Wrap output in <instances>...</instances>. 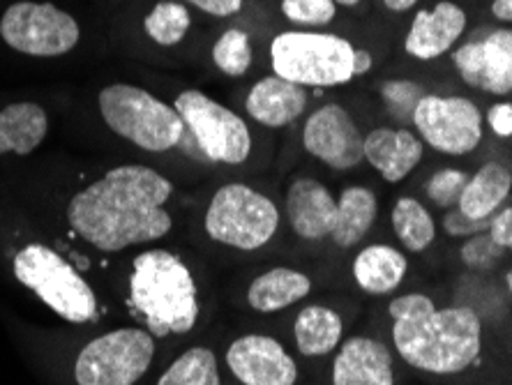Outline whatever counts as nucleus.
Wrapping results in <instances>:
<instances>
[{"label":"nucleus","instance_id":"nucleus-1","mask_svg":"<svg viewBox=\"0 0 512 385\" xmlns=\"http://www.w3.org/2000/svg\"><path fill=\"white\" fill-rule=\"evenodd\" d=\"M79 252L54 238L51 224L0 183V268L19 289L74 328H100L118 314L114 291H104L81 266Z\"/></svg>","mask_w":512,"mask_h":385},{"label":"nucleus","instance_id":"nucleus-2","mask_svg":"<svg viewBox=\"0 0 512 385\" xmlns=\"http://www.w3.org/2000/svg\"><path fill=\"white\" fill-rule=\"evenodd\" d=\"M171 180L148 164H116L79 183L60 201L70 245L100 259H123L171 236Z\"/></svg>","mask_w":512,"mask_h":385},{"label":"nucleus","instance_id":"nucleus-3","mask_svg":"<svg viewBox=\"0 0 512 385\" xmlns=\"http://www.w3.org/2000/svg\"><path fill=\"white\" fill-rule=\"evenodd\" d=\"M111 291L123 312L160 344L192 335L201 323L199 277L178 249L157 243L123 256Z\"/></svg>","mask_w":512,"mask_h":385},{"label":"nucleus","instance_id":"nucleus-4","mask_svg":"<svg viewBox=\"0 0 512 385\" xmlns=\"http://www.w3.org/2000/svg\"><path fill=\"white\" fill-rule=\"evenodd\" d=\"M393 342L399 356L427 374H459L483 351V323L471 307L436 309L423 293L395 298Z\"/></svg>","mask_w":512,"mask_h":385},{"label":"nucleus","instance_id":"nucleus-5","mask_svg":"<svg viewBox=\"0 0 512 385\" xmlns=\"http://www.w3.org/2000/svg\"><path fill=\"white\" fill-rule=\"evenodd\" d=\"M157 353V337L134 321L90 328L67 353V385H141Z\"/></svg>","mask_w":512,"mask_h":385},{"label":"nucleus","instance_id":"nucleus-6","mask_svg":"<svg viewBox=\"0 0 512 385\" xmlns=\"http://www.w3.org/2000/svg\"><path fill=\"white\" fill-rule=\"evenodd\" d=\"M104 125L130 146L162 155L187 139V127L173 104L134 83H109L97 95Z\"/></svg>","mask_w":512,"mask_h":385},{"label":"nucleus","instance_id":"nucleus-7","mask_svg":"<svg viewBox=\"0 0 512 385\" xmlns=\"http://www.w3.org/2000/svg\"><path fill=\"white\" fill-rule=\"evenodd\" d=\"M282 224L275 199L247 183H224L210 194L201 231L217 247L252 254L273 243Z\"/></svg>","mask_w":512,"mask_h":385},{"label":"nucleus","instance_id":"nucleus-8","mask_svg":"<svg viewBox=\"0 0 512 385\" xmlns=\"http://www.w3.org/2000/svg\"><path fill=\"white\" fill-rule=\"evenodd\" d=\"M273 74L305 88H333L356 77V49L333 33L289 30L270 42Z\"/></svg>","mask_w":512,"mask_h":385},{"label":"nucleus","instance_id":"nucleus-9","mask_svg":"<svg viewBox=\"0 0 512 385\" xmlns=\"http://www.w3.org/2000/svg\"><path fill=\"white\" fill-rule=\"evenodd\" d=\"M81 26L54 3L17 0L0 14V42L14 54L58 58L77 49Z\"/></svg>","mask_w":512,"mask_h":385},{"label":"nucleus","instance_id":"nucleus-10","mask_svg":"<svg viewBox=\"0 0 512 385\" xmlns=\"http://www.w3.org/2000/svg\"><path fill=\"white\" fill-rule=\"evenodd\" d=\"M190 137L210 162L240 166L252 155V132L238 113L201 90H183L173 102Z\"/></svg>","mask_w":512,"mask_h":385},{"label":"nucleus","instance_id":"nucleus-11","mask_svg":"<svg viewBox=\"0 0 512 385\" xmlns=\"http://www.w3.org/2000/svg\"><path fill=\"white\" fill-rule=\"evenodd\" d=\"M411 120L420 139L446 155L471 153L483 139V116L464 97L423 95Z\"/></svg>","mask_w":512,"mask_h":385},{"label":"nucleus","instance_id":"nucleus-12","mask_svg":"<svg viewBox=\"0 0 512 385\" xmlns=\"http://www.w3.org/2000/svg\"><path fill=\"white\" fill-rule=\"evenodd\" d=\"M224 367L238 385H298V362L273 335L247 332L231 339Z\"/></svg>","mask_w":512,"mask_h":385},{"label":"nucleus","instance_id":"nucleus-13","mask_svg":"<svg viewBox=\"0 0 512 385\" xmlns=\"http://www.w3.org/2000/svg\"><path fill=\"white\" fill-rule=\"evenodd\" d=\"M303 146L328 169L349 171L365 160V137L340 104H323L303 127Z\"/></svg>","mask_w":512,"mask_h":385},{"label":"nucleus","instance_id":"nucleus-14","mask_svg":"<svg viewBox=\"0 0 512 385\" xmlns=\"http://www.w3.org/2000/svg\"><path fill=\"white\" fill-rule=\"evenodd\" d=\"M453 63L469 86L492 95L512 93V30L464 44L453 54Z\"/></svg>","mask_w":512,"mask_h":385},{"label":"nucleus","instance_id":"nucleus-15","mask_svg":"<svg viewBox=\"0 0 512 385\" xmlns=\"http://www.w3.org/2000/svg\"><path fill=\"white\" fill-rule=\"evenodd\" d=\"M284 215L300 240L321 243L333 233L337 199L321 180L312 176L293 178L284 196Z\"/></svg>","mask_w":512,"mask_h":385},{"label":"nucleus","instance_id":"nucleus-16","mask_svg":"<svg viewBox=\"0 0 512 385\" xmlns=\"http://www.w3.org/2000/svg\"><path fill=\"white\" fill-rule=\"evenodd\" d=\"M333 385H395L393 356L386 344L372 337H349L340 344L333 367Z\"/></svg>","mask_w":512,"mask_h":385},{"label":"nucleus","instance_id":"nucleus-17","mask_svg":"<svg viewBox=\"0 0 512 385\" xmlns=\"http://www.w3.org/2000/svg\"><path fill=\"white\" fill-rule=\"evenodd\" d=\"M310 102L305 86L291 83L282 77H263L250 88L245 100V109L250 118L263 127L277 130L286 127L303 116Z\"/></svg>","mask_w":512,"mask_h":385},{"label":"nucleus","instance_id":"nucleus-18","mask_svg":"<svg viewBox=\"0 0 512 385\" xmlns=\"http://www.w3.org/2000/svg\"><path fill=\"white\" fill-rule=\"evenodd\" d=\"M466 28V14L455 3H439L413 19L404 49L418 60H434L450 51Z\"/></svg>","mask_w":512,"mask_h":385},{"label":"nucleus","instance_id":"nucleus-19","mask_svg":"<svg viewBox=\"0 0 512 385\" xmlns=\"http://www.w3.org/2000/svg\"><path fill=\"white\" fill-rule=\"evenodd\" d=\"M314 289L305 270L275 266L256 275L245 291V303L256 314H277L303 303Z\"/></svg>","mask_w":512,"mask_h":385},{"label":"nucleus","instance_id":"nucleus-20","mask_svg":"<svg viewBox=\"0 0 512 385\" xmlns=\"http://www.w3.org/2000/svg\"><path fill=\"white\" fill-rule=\"evenodd\" d=\"M49 113L42 104L19 100L0 107V160L28 157L49 137Z\"/></svg>","mask_w":512,"mask_h":385},{"label":"nucleus","instance_id":"nucleus-21","mask_svg":"<svg viewBox=\"0 0 512 385\" xmlns=\"http://www.w3.org/2000/svg\"><path fill=\"white\" fill-rule=\"evenodd\" d=\"M365 160L388 183H402L423 160V141L409 130L379 127L365 137Z\"/></svg>","mask_w":512,"mask_h":385},{"label":"nucleus","instance_id":"nucleus-22","mask_svg":"<svg viewBox=\"0 0 512 385\" xmlns=\"http://www.w3.org/2000/svg\"><path fill=\"white\" fill-rule=\"evenodd\" d=\"M344 321L330 305L310 303L293 319V344L303 358H326L340 349Z\"/></svg>","mask_w":512,"mask_h":385},{"label":"nucleus","instance_id":"nucleus-23","mask_svg":"<svg viewBox=\"0 0 512 385\" xmlns=\"http://www.w3.org/2000/svg\"><path fill=\"white\" fill-rule=\"evenodd\" d=\"M406 270H409L406 256L390 245H370L360 249L351 266L356 284L370 296L393 293L404 282Z\"/></svg>","mask_w":512,"mask_h":385},{"label":"nucleus","instance_id":"nucleus-24","mask_svg":"<svg viewBox=\"0 0 512 385\" xmlns=\"http://www.w3.org/2000/svg\"><path fill=\"white\" fill-rule=\"evenodd\" d=\"M512 190V173L499 162H487L478 173L466 180L464 192L459 196V213L469 220H492L496 210L503 206Z\"/></svg>","mask_w":512,"mask_h":385},{"label":"nucleus","instance_id":"nucleus-25","mask_svg":"<svg viewBox=\"0 0 512 385\" xmlns=\"http://www.w3.org/2000/svg\"><path fill=\"white\" fill-rule=\"evenodd\" d=\"M379 215L376 194L363 185H351L337 196V217L330 240L335 247L351 249L372 231Z\"/></svg>","mask_w":512,"mask_h":385},{"label":"nucleus","instance_id":"nucleus-26","mask_svg":"<svg viewBox=\"0 0 512 385\" xmlns=\"http://www.w3.org/2000/svg\"><path fill=\"white\" fill-rule=\"evenodd\" d=\"M153 385H224L220 360L208 346H190L164 367Z\"/></svg>","mask_w":512,"mask_h":385},{"label":"nucleus","instance_id":"nucleus-27","mask_svg":"<svg viewBox=\"0 0 512 385\" xmlns=\"http://www.w3.org/2000/svg\"><path fill=\"white\" fill-rule=\"evenodd\" d=\"M393 229L409 252H425L436 238V224L423 203L411 196H402L393 208Z\"/></svg>","mask_w":512,"mask_h":385},{"label":"nucleus","instance_id":"nucleus-28","mask_svg":"<svg viewBox=\"0 0 512 385\" xmlns=\"http://www.w3.org/2000/svg\"><path fill=\"white\" fill-rule=\"evenodd\" d=\"M190 26V10L178 0H160L143 19L146 35L160 47H176L190 33Z\"/></svg>","mask_w":512,"mask_h":385},{"label":"nucleus","instance_id":"nucleus-29","mask_svg":"<svg viewBox=\"0 0 512 385\" xmlns=\"http://www.w3.org/2000/svg\"><path fill=\"white\" fill-rule=\"evenodd\" d=\"M252 44L250 35L240 28H229L217 37L213 44V63L217 70L227 74V77H245L252 67Z\"/></svg>","mask_w":512,"mask_h":385},{"label":"nucleus","instance_id":"nucleus-30","mask_svg":"<svg viewBox=\"0 0 512 385\" xmlns=\"http://www.w3.org/2000/svg\"><path fill=\"white\" fill-rule=\"evenodd\" d=\"M282 14L296 26H328L335 19V0H282Z\"/></svg>","mask_w":512,"mask_h":385},{"label":"nucleus","instance_id":"nucleus-31","mask_svg":"<svg viewBox=\"0 0 512 385\" xmlns=\"http://www.w3.org/2000/svg\"><path fill=\"white\" fill-rule=\"evenodd\" d=\"M466 180H469V176L459 169L436 171L427 183V196L439 208H453L459 203V196L464 192Z\"/></svg>","mask_w":512,"mask_h":385},{"label":"nucleus","instance_id":"nucleus-32","mask_svg":"<svg viewBox=\"0 0 512 385\" xmlns=\"http://www.w3.org/2000/svg\"><path fill=\"white\" fill-rule=\"evenodd\" d=\"M381 93L390 113L397 118H413V111H416L418 102L423 100V90H420L413 81H388L383 83Z\"/></svg>","mask_w":512,"mask_h":385},{"label":"nucleus","instance_id":"nucleus-33","mask_svg":"<svg viewBox=\"0 0 512 385\" xmlns=\"http://www.w3.org/2000/svg\"><path fill=\"white\" fill-rule=\"evenodd\" d=\"M501 254H503V247L489 236V231L471 236L462 247V261L469 268H476V270L492 268L494 263L501 259Z\"/></svg>","mask_w":512,"mask_h":385},{"label":"nucleus","instance_id":"nucleus-34","mask_svg":"<svg viewBox=\"0 0 512 385\" xmlns=\"http://www.w3.org/2000/svg\"><path fill=\"white\" fill-rule=\"evenodd\" d=\"M443 226H446L448 236L459 238V236H478V233H485L489 229V220L483 222H476V220H469L464 213H448L446 220H443Z\"/></svg>","mask_w":512,"mask_h":385},{"label":"nucleus","instance_id":"nucleus-35","mask_svg":"<svg viewBox=\"0 0 512 385\" xmlns=\"http://www.w3.org/2000/svg\"><path fill=\"white\" fill-rule=\"evenodd\" d=\"M487 231L503 249H512V206L503 208L501 213H496L492 220H489Z\"/></svg>","mask_w":512,"mask_h":385},{"label":"nucleus","instance_id":"nucleus-36","mask_svg":"<svg viewBox=\"0 0 512 385\" xmlns=\"http://www.w3.org/2000/svg\"><path fill=\"white\" fill-rule=\"evenodd\" d=\"M187 3L199 7L201 12L210 14V17H233V14H238L243 10V3L245 0H187Z\"/></svg>","mask_w":512,"mask_h":385},{"label":"nucleus","instance_id":"nucleus-37","mask_svg":"<svg viewBox=\"0 0 512 385\" xmlns=\"http://www.w3.org/2000/svg\"><path fill=\"white\" fill-rule=\"evenodd\" d=\"M487 123L499 137H512V104H496L489 109Z\"/></svg>","mask_w":512,"mask_h":385},{"label":"nucleus","instance_id":"nucleus-38","mask_svg":"<svg viewBox=\"0 0 512 385\" xmlns=\"http://www.w3.org/2000/svg\"><path fill=\"white\" fill-rule=\"evenodd\" d=\"M492 12H494L496 19L508 21V24H512V0H494Z\"/></svg>","mask_w":512,"mask_h":385},{"label":"nucleus","instance_id":"nucleus-39","mask_svg":"<svg viewBox=\"0 0 512 385\" xmlns=\"http://www.w3.org/2000/svg\"><path fill=\"white\" fill-rule=\"evenodd\" d=\"M370 67H372V56H370V51L356 49V77H358V74L370 72Z\"/></svg>","mask_w":512,"mask_h":385},{"label":"nucleus","instance_id":"nucleus-40","mask_svg":"<svg viewBox=\"0 0 512 385\" xmlns=\"http://www.w3.org/2000/svg\"><path fill=\"white\" fill-rule=\"evenodd\" d=\"M383 3H386L390 12H406V10H411L418 0H383Z\"/></svg>","mask_w":512,"mask_h":385},{"label":"nucleus","instance_id":"nucleus-41","mask_svg":"<svg viewBox=\"0 0 512 385\" xmlns=\"http://www.w3.org/2000/svg\"><path fill=\"white\" fill-rule=\"evenodd\" d=\"M358 3H360V0H335V5H344V7H353Z\"/></svg>","mask_w":512,"mask_h":385},{"label":"nucleus","instance_id":"nucleus-42","mask_svg":"<svg viewBox=\"0 0 512 385\" xmlns=\"http://www.w3.org/2000/svg\"><path fill=\"white\" fill-rule=\"evenodd\" d=\"M506 282H508V289H510V293H512V270L506 275Z\"/></svg>","mask_w":512,"mask_h":385}]
</instances>
